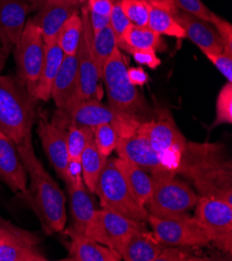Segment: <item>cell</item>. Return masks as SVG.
Segmentation results:
<instances>
[{"instance_id": "obj_1", "label": "cell", "mask_w": 232, "mask_h": 261, "mask_svg": "<svg viewBox=\"0 0 232 261\" xmlns=\"http://www.w3.org/2000/svg\"><path fill=\"white\" fill-rule=\"evenodd\" d=\"M166 171L186 178L198 166L225 154L220 144L194 143L180 132L169 109L159 108L156 117L140 124Z\"/></svg>"}, {"instance_id": "obj_2", "label": "cell", "mask_w": 232, "mask_h": 261, "mask_svg": "<svg viewBox=\"0 0 232 261\" xmlns=\"http://www.w3.org/2000/svg\"><path fill=\"white\" fill-rule=\"evenodd\" d=\"M17 149L30 179V188L23 196L47 236L64 231L67 224L66 196L36 155L32 135L17 145Z\"/></svg>"}, {"instance_id": "obj_3", "label": "cell", "mask_w": 232, "mask_h": 261, "mask_svg": "<svg viewBox=\"0 0 232 261\" xmlns=\"http://www.w3.org/2000/svg\"><path fill=\"white\" fill-rule=\"evenodd\" d=\"M38 106L39 100L17 75L0 76V132L16 145L32 135Z\"/></svg>"}, {"instance_id": "obj_4", "label": "cell", "mask_w": 232, "mask_h": 261, "mask_svg": "<svg viewBox=\"0 0 232 261\" xmlns=\"http://www.w3.org/2000/svg\"><path fill=\"white\" fill-rule=\"evenodd\" d=\"M126 61L118 47L107 61L101 80L105 84L109 107L138 123H144L156 117L144 95L127 78Z\"/></svg>"}, {"instance_id": "obj_5", "label": "cell", "mask_w": 232, "mask_h": 261, "mask_svg": "<svg viewBox=\"0 0 232 261\" xmlns=\"http://www.w3.org/2000/svg\"><path fill=\"white\" fill-rule=\"evenodd\" d=\"M151 175L153 190L145 206L149 215L162 219L182 217L195 207L197 193L175 173L163 171Z\"/></svg>"}, {"instance_id": "obj_6", "label": "cell", "mask_w": 232, "mask_h": 261, "mask_svg": "<svg viewBox=\"0 0 232 261\" xmlns=\"http://www.w3.org/2000/svg\"><path fill=\"white\" fill-rule=\"evenodd\" d=\"M94 194L98 196L103 210L114 212L134 221L147 222L149 216L147 210L139 205L133 197L115 159H108Z\"/></svg>"}, {"instance_id": "obj_7", "label": "cell", "mask_w": 232, "mask_h": 261, "mask_svg": "<svg viewBox=\"0 0 232 261\" xmlns=\"http://www.w3.org/2000/svg\"><path fill=\"white\" fill-rule=\"evenodd\" d=\"M147 222L152 228L153 236L164 247L204 248L211 242L195 217L188 215L175 218H157L149 215Z\"/></svg>"}, {"instance_id": "obj_8", "label": "cell", "mask_w": 232, "mask_h": 261, "mask_svg": "<svg viewBox=\"0 0 232 261\" xmlns=\"http://www.w3.org/2000/svg\"><path fill=\"white\" fill-rule=\"evenodd\" d=\"M51 121L63 128L68 124H75L92 129L102 124L111 123L116 127L118 134L139 124L94 98L77 103L69 110L58 109Z\"/></svg>"}, {"instance_id": "obj_9", "label": "cell", "mask_w": 232, "mask_h": 261, "mask_svg": "<svg viewBox=\"0 0 232 261\" xmlns=\"http://www.w3.org/2000/svg\"><path fill=\"white\" fill-rule=\"evenodd\" d=\"M195 218L211 245L225 254L232 252V205L216 199L198 197Z\"/></svg>"}, {"instance_id": "obj_10", "label": "cell", "mask_w": 232, "mask_h": 261, "mask_svg": "<svg viewBox=\"0 0 232 261\" xmlns=\"http://www.w3.org/2000/svg\"><path fill=\"white\" fill-rule=\"evenodd\" d=\"M14 58L17 76L34 95L45 58V42L42 33L32 18L28 19L19 42L15 46Z\"/></svg>"}, {"instance_id": "obj_11", "label": "cell", "mask_w": 232, "mask_h": 261, "mask_svg": "<svg viewBox=\"0 0 232 261\" xmlns=\"http://www.w3.org/2000/svg\"><path fill=\"white\" fill-rule=\"evenodd\" d=\"M198 197L216 199L232 205V165L226 154L197 167L188 177Z\"/></svg>"}, {"instance_id": "obj_12", "label": "cell", "mask_w": 232, "mask_h": 261, "mask_svg": "<svg viewBox=\"0 0 232 261\" xmlns=\"http://www.w3.org/2000/svg\"><path fill=\"white\" fill-rule=\"evenodd\" d=\"M81 16L83 18V33L79 50H77V62H79V82H77V91L70 106L65 109L69 110L75 104L89 99L100 98L99 81L100 75L95 64L92 39L93 31L89 20V11L87 5H84L81 9Z\"/></svg>"}, {"instance_id": "obj_13", "label": "cell", "mask_w": 232, "mask_h": 261, "mask_svg": "<svg viewBox=\"0 0 232 261\" xmlns=\"http://www.w3.org/2000/svg\"><path fill=\"white\" fill-rule=\"evenodd\" d=\"M146 228V222L127 219L119 214L102 208L95 211L94 217L85 234L97 243L120 254L131 234L136 230Z\"/></svg>"}, {"instance_id": "obj_14", "label": "cell", "mask_w": 232, "mask_h": 261, "mask_svg": "<svg viewBox=\"0 0 232 261\" xmlns=\"http://www.w3.org/2000/svg\"><path fill=\"white\" fill-rule=\"evenodd\" d=\"M37 133L47 158L58 176L65 181L68 179V146L67 129L49 121L45 112H38Z\"/></svg>"}, {"instance_id": "obj_15", "label": "cell", "mask_w": 232, "mask_h": 261, "mask_svg": "<svg viewBox=\"0 0 232 261\" xmlns=\"http://www.w3.org/2000/svg\"><path fill=\"white\" fill-rule=\"evenodd\" d=\"M116 151L119 158L151 174L166 171L140 124L132 132L119 136Z\"/></svg>"}, {"instance_id": "obj_16", "label": "cell", "mask_w": 232, "mask_h": 261, "mask_svg": "<svg viewBox=\"0 0 232 261\" xmlns=\"http://www.w3.org/2000/svg\"><path fill=\"white\" fill-rule=\"evenodd\" d=\"M32 12L28 0H0V43L10 56Z\"/></svg>"}, {"instance_id": "obj_17", "label": "cell", "mask_w": 232, "mask_h": 261, "mask_svg": "<svg viewBox=\"0 0 232 261\" xmlns=\"http://www.w3.org/2000/svg\"><path fill=\"white\" fill-rule=\"evenodd\" d=\"M85 4L76 0H47V3L32 18L40 29L44 42L57 40L64 23L75 13L81 12Z\"/></svg>"}, {"instance_id": "obj_18", "label": "cell", "mask_w": 232, "mask_h": 261, "mask_svg": "<svg viewBox=\"0 0 232 261\" xmlns=\"http://www.w3.org/2000/svg\"><path fill=\"white\" fill-rule=\"evenodd\" d=\"M0 180L15 194L28 191L29 177L21 161L17 145L0 132Z\"/></svg>"}, {"instance_id": "obj_19", "label": "cell", "mask_w": 232, "mask_h": 261, "mask_svg": "<svg viewBox=\"0 0 232 261\" xmlns=\"http://www.w3.org/2000/svg\"><path fill=\"white\" fill-rule=\"evenodd\" d=\"M173 16L184 29L186 38L197 45L205 56L222 54L224 51L222 40L211 22L179 10Z\"/></svg>"}, {"instance_id": "obj_20", "label": "cell", "mask_w": 232, "mask_h": 261, "mask_svg": "<svg viewBox=\"0 0 232 261\" xmlns=\"http://www.w3.org/2000/svg\"><path fill=\"white\" fill-rule=\"evenodd\" d=\"M70 238L69 254L65 260L69 261H120V254L103 246L86 234L74 231L72 228L66 232Z\"/></svg>"}, {"instance_id": "obj_21", "label": "cell", "mask_w": 232, "mask_h": 261, "mask_svg": "<svg viewBox=\"0 0 232 261\" xmlns=\"http://www.w3.org/2000/svg\"><path fill=\"white\" fill-rule=\"evenodd\" d=\"M79 82V62L75 56H65L55 80L51 99L60 110L67 109L77 91Z\"/></svg>"}, {"instance_id": "obj_22", "label": "cell", "mask_w": 232, "mask_h": 261, "mask_svg": "<svg viewBox=\"0 0 232 261\" xmlns=\"http://www.w3.org/2000/svg\"><path fill=\"white\" fill-rule=\"evenodd\" d=\"M67 189L70 196V207L73 220L72 229L85 234L96 211L90 195L91 192L86 187L83 178L69 182Z\"/></svg>"}, {"instance_id": "obj_23", "label": "cell", "mask_w": 232, "mask_h": 261, "mask_svg": "<svg viewBox=\"0 0 232 261\" xmlns=\"http://www.w3.org/2000/svg\"><path fill=\"white\" fill-rule=\"evenodd\" d=\"M164 247L146 229L133 232L125 242L120 253L125 261H157Z\"/></svg>"}, {"instance_id": "obj_24", "label": "cell", "mask_w": 232, "mask_h": 261, "mask_svg": "<svg viewBox=\"0 0 232 261\" xmlns=\"http://www.w3.org/2000/svg\"><path fill=\"white\" fill-rule=\"evenodd\" d=\"M64 57V52L59 46L57 40L45 43V58L39 81L34 92V96L39 101L47 102L51 99L54 83Z\"/></svg>"}, {"instance_id": "obj_25", "label": "cell", "mask_w": 232, "mask_h": 261, "mask_svg": "<svg viewBox=\"0 0 232 261\" xmlns=\"http://www.w3.org/2000/svg\"><path fill=\"white\" fill-rule=\"evenodd\" d=\"M115 161L133 197L139 205L145 207L152 195V176L150 177L146 171L131 162L120 158L115 159Z\"/></svg>"}, {"instance_id": "obj_26", "label": "cell", "mask_w": 232, "mask_h": 261, "mask_svg": "<svg viewBox=\"0 0 232 261\" xmlns=\"http://www.w3.org/2000/svg\"><path fill=\"white\" fill-rule=\"evenodd\" d=\"M161 36L151 31L148 26H137L131 24L124 33L119 49L130 52L135 49H153L163 50L165 48Z\"/></svg>"}, {"instance_id": "obj_27", "label": "cell", "mask_w": 232, "mask_h": 261, "mask_svg": "<svg viewBox=\"0 0 232 261\" xmlns=\"http://www.w3.org/2000/svg\"><path fill=\"white\" fill-rule=\"evenodd\" d=\"M109 158L103 156L97 149L94 140L85 148L81 156V167L83 180L91 193H94L100 174L105 168Z\"/></svg>"}, {"instance_id": "obj_28", "label": "cell", "mask_w": 232, "mask_h": 261, "mask_svg": "<svg viewBox=\"0 0 232 261\" xmlns=\"http://www.w3.org/2000/svg\"><path fill=\"white\" fill-rule=\"evenodd\" d=\"M148 4V3H147ZM148 28L160 36H168L176 39H185L186 33L174 16L164 10L154 8L148 4Z\"/></svg>"}, {"instance_id": "obj_29", "label": "cell", "mask_w": 232, "mask_h": 261, "mask_svg": "<svg viewBox=\"0 0 232 261\" xmlns=\"http://www.w3.org/2000/svg\"><path fill=\"white\" fill-rule=\"evenodd\" d=\"M83 33V18L81 12L72 15L62 26L57 42L65 56H75L79 50Z\"/></svg>"}, {"instance_id": "obj_30", "label": "cell", "mask_w": 232, "mask_h": 261, "mask_svg": "<svg viewBox=\"0 0 232 261\" xmlns=\"http://www.w3.org/2000/svg\"><path fill=\"white\" fill-rule=\"evenodd\" d=\"M117 47H118L117 38L110 25L107 26L106 29L93 33L92 50H93L95 64L97 66V69L100 75V80H101L103 67H105L107 61L112 56L115 48Z\"/></svg>"}, {"instance_id": "obj_31", "label": "cell", "mask_w": 232, "mask_h": 261, "mask_svg": "<svg viewBox=\"0 0 232 261\" xmlns=\"http://www.w3.org/2000/svg\"><path fill=\"white\" fill-rule=\"evenodd\" d=\"M65 129H67L69 162L81 163V156L85 148L94 140V129L75 124H68Z\"/></svg>"}, {"instance_id": "obj_32", "label": "cell", "mask_w": 232, "mask_h": 261, "mask_svg": "<svg viewBox=\"0 0 232 261\" xmlns=\"http://www.w3.org/2000/svg\"><path fill=\"white\" fill-rule=\"evenodd\" d=\"M44 254L38 249L37 245L10 242L0 245V261H46Z\"/></svg>"}, {"instance_id": "obj_33", "label": "cell", "mask_w": 232, "mask_h": 261, "mask_svg": "<svg viewBox=\"0 0 232 261\" xmlns=\"http://www.w3.org/2000/svg\"><path fill=\"white\" fill-rule=\"evenodd\" d=\"M119 141V134L116 127L111 124H102L94 129V143L98 151L106 158H110L116 150Z\"/></svg>"}, {"instance_id": "obj_34", "label": "cell", "mask_w": 232, "mask_h": 261, "mask_svg": "<svg viewBox=\"0 0 232 261\" xmlns=\"http://www.w3.org/2000/svg\"><path fill=\"white\" fill-rule=\"evenodd\" d=\"M232 123V83L227 84L221 89L217 97L216 119L213 127L222 124Z\"/></svg>"}, {"instance_id": "obj_35", "label": "cell", "mask_w": 232, "mask_h": 261, "mask_svg": "<svg viewBox=\"0 0 232 261\" xmlns=\"http://www.w3.org/2000/svg\"><path fill=\"white\" fill-rule=\"evenodd\" d=\"M120 5L125 16L132 24L147 26L149 8L145 0H120Z\"/></svg>"}, {"instance_id": "obj_36", "label": "cell", "mask_w": 232, "mask_h": 261, "mask_svg": "<svg viewBox=\"0 0 232 261\" xmlns=\"http://www.w3.org/2000/svg\"><path fill=\"white\" fill-rule=\"evenodd\" d=\"M173 2L179 11L194 15L211 23L216 15L202 3V0H173Z\"/></svg>"}, {"instance_id": "obj_37", "label": "cell", "mask_w": 232, "mask_h": 261, "mask_svg": "<svg viewBox=\"0 0 232 261\" xmlns=\"http://www.w3.org/2000/svg\"><path fill=\"white\" fill-rule=\"evenodd\" d=\"M131 24H132L131 21L128 20V18L125 16L124 12L122 11L120 0H118V2L114 5V8L110 16V26L117 38L118 45L121 43L125 31Z\"/></svg>"}, {"instance_id": "obj_38", "label": "cell", "mask_w": 232, "mask_h": 261, "mask_svg": "<svg viewBox=\"0 0 232 261\" xmlns=\"http://www.w3.org/2000/svg\"><path fill=\"white\" fill-rule=\"evenodd\" d=\"M212 24L215 26L224 46V54L232 57V26L231 24L221 18L218 15H215Z\"/></svg>"}, {"instance_id": "obj_39", "label": "cell", "mask_w": 232, "mask_h": 261, "mask_svg": "<svg viewBox=\"0 0 232 261\" xmlns=\"http://www.w3.org/2000/svg\"><path fill=\"white\" fill-rule=\"evenodd\" d=\"M198 261V260H211L205 257H198L190 254L187 251L180 250L176 247H166L162 250L157 261Z\"/></svg>"}, {"instance_id": "obj_40", "label": "cell", "mask_w": 232, "mask_h": 261, "mask_svg": "<svg viewBox=\"0 0 232 261\" xmlns=\"http://www.w3.org/2000/svg\"><path fill=\"white\" fill-rule=\"evenodd\" d=\"M130 54L138 64L150 69H157L162 64V61L157 56V51L153 49H135L131 50Z\"/></svg>"}, {"instance_id": "obj_41", "label": "cell", "mask_w": 232, "mask_h": 261, "mask_svg": "<svg viewBox=\"0 0 232 261\" xmlns=\"http://www.w3.org/2000/svg\"><path fill=\"white\" fill-rule=\"evenodd\" d=\"M215 67L223 74L227 82L232 83V57L228 56L224 52L216 55H208L206 56Z\"/></svg>"}, {"instance_id": "obj_42", "label": "cell", "mask_w": 232, "mask_h": 261, "mask_svg": "<svg viewBox=\"0 0 232 261\" xmlns=\"http://www.w3.org/2000/svg\"><path fill=\"white\" fill-rule=\"evenodd\" d=\"M118 0H87L89 12H93L102 16H111L114 5Z\"/></svg>"}, {"instance_id": "obj_43", "label": "cell", "mask_w": 232, "mask_h": 261, "mask_svg": "<svg viewBox=\"0 0 232 261\" xmlns=\"http://www.w3.org/2000/svg\"><path fill=\"white\" fill-rule=\"evenodd\" d=\"M127 78L134 86L136 87H143L145 86L148 81H149V76L146 73V71L142 67H131L127 68L126 71Z\"/></svg>"}, {"instance_id": "obj_44", "label": "cell", "mask_w": 232, "mask_h": 261, "mask_svg": "<svg viewBox=\"0 0 232 261\" xmlns=\"http://www.w3.org/2000/svg\"><path fill=\"white\" fill-rule=\"evenodd\" d=\"M89 20L93 33L106 29L107 26L110 25V16H102L93 12H89Z\"/></svg>"}, {"instance_id": "obj_45", "label": "cell", "mask_w": 232, "mask_h": 261, "mask_svg": "<svg viewBox=\"0 0 232 261\" xmlns=\"http://www.w3.org/2000/svg\"><path fill=\"white\" fill-rule=\"evenodd\" d=\"M145 2H147L150 6L154 8L164 10L172 15H174L178 11L173 0H145Z\"/></svg>"}, {"instance_id": "obj_46", "label": "cell", "mask_w": 232, "mask_h": 261, "mask_svg": "<svg viewBox=\"0 0 232 261\" xmlns=\"http://www.w3.org/2000/svg\"><path fill=\"white\" fill-rule=\"evenodd\" d=\"M28 3L30 4L32 11L38 12L47 3V0H28Z\"/></svg>"}, {"instance_id": "obj_47", "label": "cell", "mask_w": 232, "mask_h": 261, "mask_svg": "<svg viewBox=\"0 0 232 261\" xmlns=\"http://www.w3.org/2000/svg\"><path fill=\"white\" fill-rule=\"evenodd\" d=\"M8 58H9V56L6 54L3 46H2V43H0V73H2V71L5 68V65L7 63Z\"/></svg>"}, {"instance_id": "obj_48", "label": "cell", "mask_w": 232, "mask_h": 261, "mask_svg": "<svg viewBox=\"0 0 232 261\" xmlns=\"http://www.w3.org/2000/svg\"><path fill=\"white\" fill-rule=\"evenodd\" d=\"M76 2H81V3L85 4V2H86V0H76Z\"/></svg>"}]
</instances>
